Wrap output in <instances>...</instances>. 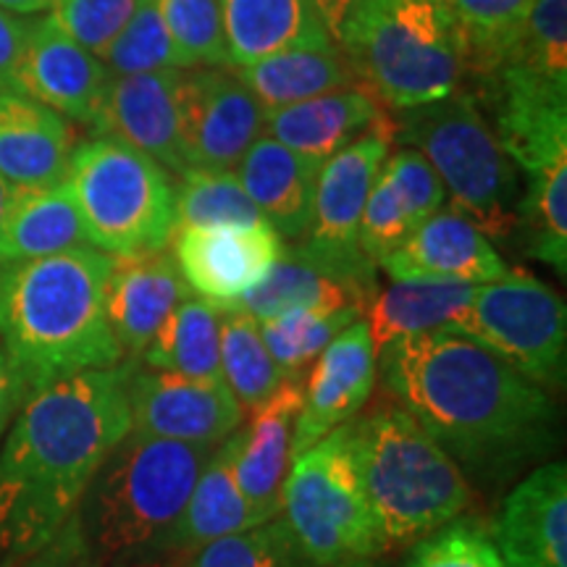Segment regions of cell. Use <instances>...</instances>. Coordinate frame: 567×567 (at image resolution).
<instances>
[{"label":"cell","mask_w":567,"mask_h":567,"mask_svg":"<svg viewBox=\"0 0 567 567\" xmlns=\"http://www.w3.org/2000/svg\"><path fill=\"white\" fill-rule=\"evenodd\" d=\"M379 373L465 476L502 481L555 450L549 392L455 329L396 339L379 350Z\"/></svg>","instance_id":"1"},{"label":"cell","mask_w":567,"mask_h":567,"mask_svg":"<svg viewBox=\"0 0 567 567\" xmlns=\"http://www.w3.org/2000/svg\"><path fill=\"white\" fill-rule=\"evenodd\" d=\"M132 360L27 394L0 450V551L27 559L63 528L111 450L130 434Z\"/></svg>","instance_id":"2"},{"label":"cell","mask_w":567,"mask_h":567,"mask_svg":"<svg viewBox=\"0 0 567 567\" xmlns=\"http://www.w3.org/2000/svg\"><path fill=\"white\" fill-rule=\"evenodd\" d=\"M111 268L95 247L0 266V347L30 392L124 363L105 313Z\"/></svg>","instance_id":"3"},{"label":"cell","mask_w":567,"mask_h":567,"mask_svg":"<svg viewBox=\"0 0 567 567\" xmlns=\"http://www.w3.org/2000/svg\"><path fill=\"white\" fill-rule=\"evenodd\" d=\"M216 446L130 431L97 467L76 517L103 567H153L176 555V530Z\"/></svg>","instance_id":"4"},{"label":"cell","mask_w":567,"mask_h":567,"mask_svg":"<svg viewBox=\"0 0 567 567\" xmlns=\"http://www.w3.org/2000/svg\"><path fill=\"white\" fill-rule=\"evenodd\" d=\"M360 486L384 547L413 544L471 507V481L400 405L347 423Z\"/></svg>","instance_id":"5"},{"label":"cell","mask_w":567,"mask_h":567,"mask_svg":"<svg viewBox=\"0 0 567 567\" xmlns=\"http://www.w3.org/2000/svg\"><path fill=\"white\" fill-rule=\"evenodd\" d=\"M337 48L381 109L408 111L463 87L465 59L446 6L354 0Z\"/></svg>","instance_id":"6"},{"label":"cell","mask_w":567,"mask_h":567,"mask_svg":"<svg viewBox=\"0 0 567 567\" xmlns=\"http://www.w3.org/2000/svg\"><path fill=\"white\" fill-rule=\"evenodd\" d=\"M394 140L434 168L452 210L484 231L509 237L517 226V168L502 151L481 101L460 87L439 101L394 111Z\"/></svg>","instance_id":"7"},{"label":"cell","mask_w":567,"mask_h":567,"mask_svg":"<svg viewBox=\"0 0 567 567\" xmlns=\"http://www.w3.org/2000/svg\"><path fill=\"white\" fill-rule=\"evenodd\" d=\"M66 187L95 250L126 258L172 243L176 182L151 155L97 134L71 153Z\"/></svg>","instance_id":"8"},{"label":"cell","mask_w":567,"mask_h":567,"mask_svg":"<svg viewBox=\"0 0 567 567\" xmlns=\"http://www.w3.org/2000/svg\"><path fill=\"white\" fill-rule=\"evenodd\" d=\"M281 515L300 567H363L386 551L354 471L347 423L292 460Z\"/></svg>","instance_id":"9"},{"label":"cell","mask_w":567,"mask_h":567,"mask_svg":"<svg viewBox=\"0 0 567 567\" xmlns=\"http://www.w3.org/2000/svg\"><path fill=\"white\" fill-rule=\"evenodd\" d=\"M455 331L484 344L544 392L565 386V300L536 276L517 268L481 284Z\"/></svg>","instance_id":"10"},{"label":"cell","mask_w":567,"mask_h":567,"mask_svg":"<svg viewBox=\"0 0 567 567\" xmlns=\"http://www.w3.org/2000/svg\"><path fill=\"white\" fill-rule=\"evenodd\" d=\"M392 142L394 126L386 116L323 163L316 182L313 224L300 239L305 252L344 284L363 313L375 297V266L360 250L358 226Z\"/></svg>","instance_id":"11"},{"label":"cell","mask_w":567,"mask_h":567,"mask_svg":"<svg viewBox=\"0 0 567 567\" xmlns=\"http://www.w3.org/2000/svg\"><path fill=\"white\" fill-rule=\"evenodd\" d=\"M476 87V101L492 103L502 151L526 179L567 166V84L505 63Z\"/></svg>","instance_id":"12"},{"label":"cell","mask_w":567,"mask_h":567,"mask_svg":"<svg viewBox=\"0 0 567 567\" xmlns=\"http://www.w3.org/2000/svg\"><path fill=\"white\" fill-rule=\"evenodd\" d=\"M179 147L184 168L229 172L266 132V111L229 69H182Z\"/></svg>","instance_id":"13"},{"label":"cell","mask_w":567,"mask_h":567,"mask_svg":"<svg viewBox=\"0 0 567 567\" xmlns=\"http://www.w3.org/2000/svg\"><path fill=\"white\" fill-rule=\"evenodd\" d=\"M126 402L134 434L166 442L218 446L243 425V405L224 381L187 379L132 360Z\"/></svg>","instance_id":"14"},{"label":"cell","mask_w":567,"mask_h":567,"mask_svg":"<svg viewBox=\"0 0 567 567\" xmlns=\"http://www.w3.org/2000/svg\"><path fill=\"white\" fill-rule=\"evenodd\" d=\"M168 245L187 287L218 310L258 287L284 252L281 237L268 224L184 229Z\"/></svg>","instance_id":"15"},{"label":"cell","mask_w":567,"mask_h":567,"mask_svg":"<svg viewBox=\"0 0 567 567\" xmlns=\"http://www.w3.org/2000/svg\"><path fill=\"white\" fill-rule=\"evenodd\" d=\"M379 375V354L365 321H354L316 358L302 384L292 434V460L363 410Z\"/></svg>","instance_id":"16"},{"label":"cell","mask_w":567,"mask_h":567,"mask_svg":"<svg viewBox=\"0 0 567 567\" xmlns=\"http://www.w3.org/2000/svg\"><path fill=\"white\" fill-rule=\"evenodd\" d=\"M109 80L103 61L61 32L51 17L30 21L13 92L92 126Z\"/></svg>","instance_id":"17"},{"label":"cell","mask_w":567,"mask_h":567,"mask_svg":"<svg viewBox=\"0 0 567 567\" xmlns=\"http://www.w3.org/2000/svg\"><path fill=\"white\" fill-rule=\"evenodd\" d=\"M179 74L182 69L111 76L92 130L151 155L166 172L184 174L187 168L179 147V97H176Z\"/></svg>","instance_id":"18"},{"label":"cell","mask_w":567,"mask_h":567,"mask_svg":"<svg viewBox=\"0 0 567 567\" xmlns=\"http://www.w3.org/2000/svg\"><path fill=\"white\" fill-rule=\"evenodd\" d=\"M494 547L505 567H567V467L530 471L502 502Z\"/></svg>","instance_id":"19"},{"label":"cell","mask_w":567,"mask_h":567,"mask_svg":"<svg viewBox=\"0 0 567 567\" xmlns=\"http://www.w3.org/2000/svg\"><path fill=\"white\" fill-rule=\"evenodd\" d=\"M381 268L394 281H442L473 287L502 279L509 271L486 234L452 208L436 210L417 224L405 243L381 260Z\"/></svg>","instance_id":"20"},{"label":"cell","mask_w":567,"mask_h":567,"mask_svg":"<svg viewBox=\"0 0 567 567\" xmlns=\"http://www.w3.org/2000/svg\"><path fill=\"white\" fill-rule=\"evenodd\" d=\"M302 405L300 375L284 384L252 410L247 425H239L234 450V476L247 499L268 520L281 515V492L292 465V434Z\"/></svg>","instance_id":"21"},{"label":"cell","mask_w":567,"mask_h":567,"mask_svg":"<svg viewBox=\"0 0 567 567\" xmlns=\"http://www.w3.org/2000/svg\"><path fill=\"white\" fill-rule=\"evenodd\" d=\"M187 297L189 287L174 255L158 250L113 258L105 313L124 354L137 360L163 321Z\"/></svg>","instance_id":"22"},{"label":"cell","mask_w":567,"mask_h":567,"mask_svg":"<svg viewBox=\"0 0 567 567\" xmlns=\"http://www.w3.org/2000/svg\"><path fill=\"white\" fill-rule=\"evenodd\" d=\"M71 153L74 132L66 118L19 92H0V176L11 187H59Z\"/></svg>","instance_id":"23"},{"label":"cell","mask_w":567,"mask_h":567,"mask_svg":"<svg viewBox=\"0 0 567 567\" xmlns=\"http://www.w3.org/2000/svg\"><path fill=\"white\" fill-rule=\"evenodd\" d=\"M226 66H250L276 53L337 48L313 0H221Z\"/></svg>","instance_id":"24"},{"label":"cell","mask_w":567,"mask_h":567,"mask_svg":"<svg viewBox=\"0 0 567 567\" xmlns=\"http://www.w3.org/2000/svg\"><path fill=\"white\" fill-rule=\"evenodd\" d=\"M245 193L284 239H300L313 224L316 182L321 166L274 137H258L237 163Z\"/></svg>","instance_id":"25"},{"label":"cell","mask_w":567,"mask_h":567,"mask_svg":"<svg viewBox=\"0 0 567 567\" xmlns=\"http://www.w3.org/2000/svg\"><path fill=\"white\" fill-rule=\"evenodd\" d=\"M389 113L360 87H347L266 113V130L276 142L323 166L331 155L384 122Z\"/></svg>","instance_id":"26"},{"label":"cell","mask_w":567,"mask_h":567,"mask_svg":"<svg viewBox=\"0 0 567 567\" xmlns=\"http://www.w3.org/2000/svg\"><path fill=\"white\" fill-rule=\"evenodd\" d=\"M237 431L213 450L197 476L179 520V530H176V551H197L216 538L245 534V530L271 523L252 507L234 476Z\"/></svg>","instance_id":"27"},{"label":"cell","mask_w":567,"mask_h":567,"mask_svg":"<svg viewBox=\"0 0 567 567\" xmlns=\"http://www.w3.org/2000/svg\"><path fill=\"white\" fill-rule=\"evenodd\" d=\"M92 247L66 182L59 187H13V200L0 229V266L48 258Z\"/></svg>","instance_id":"28"},{"label":"cell","mask_w":567,"mask_h":567,"mask_svg":"<svg viewBox=\"0 0 567 567\" xmlns=\"http://www.w3.org/2000/svg\"><path fill=\"white\" fill-rule=\"evenodd\" d=\"M476 289L473 284L394 281L384 292H375L365 308L375 354L396 339L455 329L471 308Z\"/></svg>","instance_id":"29"},{"label":"cell","mask_w":567,"mask_h":567,"mask_svg":"<svg viewBox=\"0 0 567 567\" xmlns=\"http://www.w3.org/2000/svg\"><path fill=\"white\" fill-rule=\"evenodd\" d=\"M250 90L266 113L287 105L310 101L347 87H358L350 63L339 48L326 51H287L276 53L250 66H226Z\"/></svg>","instance_id":"30"},{"label":"cell","mask_w":567,"mask_h":567,"mask_svg":"<svg viewBox=\"0 0 567 567\" xmlns=\"http://www.w3.org/2000/svg\"><path fill=\"white\" fill-rule=\"evenodd\" d=\"M342 305H354L344 284L334 279L313 255L305 252V247L297 243L292 247H284L281 258L276 260L258 287H252L250 292L224 310L245 313L260 323L268 321V318L289 313V310L342 308Z\"/></svg>","instance_id":"31"},{"label":"cell","mask_w":567,"mask_h":567,"mask_svg":"<svg viewBox=\"0 0 567 567\" xmlns=\"http://www.w3.org/2000/svg\"><path fill=\"white\" fill-rule=\"evenodd\" d=\"M140 358L153 371L224 381L221 310L200 297H187L163 321L158 334L151 339Z\"/></svg>","instance_id":"32"},{"label":"cell","mask_w":567,"mask_h":567,"mask_svg":"<svg viewBox=\"0 0 567 567\" xmlns=\"http://www.w3.org/2000/svg\"><path fill=\"white\" fill-rule=\"evenodd\" d=\"M534 0H446L465 59V80H484L513 59Z\"/></svg>","instance_id":"33"},{"label":"cell","mask_w":567,"mask_h":567,"mask_svg":"<svg viewBox=\"0 0 567 567\" xmlns=\"http://www.w3.org/2000/svg\"><path fill=\"white\" fill-rule=\"evenodd\" d=\"M221 375L243 410L258 408L287 379L268 352L255 318L221 310Z\"/></svg>","instance_id":"34"},{"label":"cell","mask_w":567,"mask_h":567,"mask_svg":"<svg viewBox=\"0 0 567 567\" xmlns=\"http://www.w3.org/2000/svg\"><path fill=\"white\" fill-rule=\"evenodd\" d=\"M264 226L268 224L258 205L245 193L243 182L231 172L187 168L176 187L174 234L200 226ZM271 226V224H268Z\"/></svg>","instance_id":"35"},{"label":"cell","mask_w":567,"mask_h":567,"mask_svg":"<svg viewBox=\"0 0 567 567\" xmlns=\"http://www.w3.org/2000/svg\"><path fill=\"white\" fill-rule=\"evenodd\" d=\"M530 258L567 271V166L526 179L517 200V226Z\"/></svg>","instance_id":"36"},{"label":"cell","mask_w":567,"mask_h":567,"mask_svg":"<svg viewBox=\"0 0 567 567\" xmlns=\"http://www.w3.org/2000/svg\"><path fill=\"white\" fill-rule=\"evenodd\" d=\"M358 316H363L358 305L300 308L260 321V334H264V342L268 352L274 354L276 365L287 375H300L302 368L313 363L347 326L358 321Z\"/></svg>","instance_id":"37"},{"label":"cell","mask_w":567,"mask_h":567,"mask_svg":"<svg viewBox=\"0 0 567 567\" xmlns=\"http://www.w3.org/2000/svg\"><path fill=\"white\" fill-rule=\"evenodd\" d=\"M101 61L111 76L187 69V63L168 38L166 27H163L155 0H140L132 19L126 21L122 34L111 42Z\"/></svg>","instance_id":"38"},{"label":"cell","mask_w":567,"mask_h":567,"mask_svg":"<svg viewBox=\"0 0 567 567\" xmlns=\"http://www.w3.org/2000/svg\"><path fill=\"white\" fill-rule=\"evenodd\" d=\"M155 9L187 69H221L229 63L221 0H155Z\"/></svg>","instance_id":"39"},{"label":"cell","mask_w":567,"mask_h":567,"mask_svg":"<svg viewBox=\"0 0 567 567\" xmlns=\"http://www.w3.org/2000/svg\"><path fill=\"white\" fill-rule=\"evenodd\" d=\"M405 567H505L492 530L473 517H455L413 542Z\"/></svg>","instance_id":"40"},{"label":"cell","mask_w":567,"mask_h":567,"mask_svg":"<svg viewBox=\"0 0 567 567\" xmlns=\"http://www.w3.org/2000/svg\"><path fill=\"white\" fill-rule=\"evenodd\" d=\"M189 567H300L281 515L264 526L216 538L195 551Z\"/></svg>","instance_id":"41"},{"label":"cell","mask_w":567,"mask_h":567,"mask_svg":"<svg viewBox=\"0 0 567 567\" xmlns=\"http://www.w3.org/2000/svg\"><path fill=\"white\" fill-rule=\"evenodd\" d=\"M507 63L567 84V0H534L520 45Z\"/></svg>","instance_id":"42"},{"label":"cell","mask_w":567,"mask_h":567,"mask_svg":"<svg viewBox=\"0 0 567 567\" xmlns=\"http://www.w3.org/2000/svg\"><path fill=\"white\" fill-rule=\"evenodd\" d=\"M140 0H53L51 19L61 32L97 59L122 34Z\"/></svg>","instance_id":"43"},{"label":"cell","mask_w":567,"mask_h":567,"mask_svg":"<svg viewBox=\"0 0 567 567\" xmlns=\"http://www.w3.org/2000/svg\"><path fill=\"white\" fill-rule=\"evenodd\" d=\"M415 224L410 221L408 210L402 208L400 197L386 182V176L379 172L375 176L371 195H368L363 216L358 226V245L373 266H381V260L389 258L396 247L413 234Z\"/></svg>","instance_id":"44"},{"label":"cell","mask_w":567,"mask_h":567,"mask_svg":"<svg viewBox=\"0 0 567 567\" xmlns=\"http://www.w3.org/2000/svg\"><path fill=\"white\" fill-rule=\"evenodd\" d=\"M381 174L392 184V189L400 197L402 208L408 210L410 221L415 226L423 224L425 218L434 216L436 210L444 208V187L439 182L434 168L429 161L413 147H402L381 166Z\"/></svg>","instance_id":"45"},{"label":"cell","mask_w":567,"mask_h":567,"mask_svg":"<svg viewBox=\"0 0 567 567\" xmlns=\"http://www.w3.org/2000/svg\"><path fill=\"white\" fill-rule=\"evenodd\" d=\"M21 567H103L95 549L90 547L84 536L82 523L76 513L63 523V528L55 534L45 547H40L34 555L24 559Z\"/></svg>","instance_id":"46"},{"label":"cell","mask_w":567,"mask_h":567,"mask_svg":"<svg viewBox=\"0 0 567 567\" xmlns=\"http://www.w3.org/2000/svg\"><path fill=\"white\" fill-rule=\"evenodd\" d=\"M27 30H30V21L21 19L19 13L0 9V92L13 90Z\"/></svg>","instance_id":"47"},{"label":"cell","mask_w":567,"mask_h":567,"mask_svg":"<svg viewBox=\"0 0 567 567\" xmlns=\"http://www.w3.org/2000/svg\"><path fill=\"white\" fill-rule=\"evenodd\" d=\"M27 394H30V389H27L24 379L11 365V360L6 358L3 347H0V442H3L6 431H9L11 421L17 417L19 408L24 405Z\"/></svg>","instance_id":"48"},{"label":"cell","mask_w":567,"mask_h":567,"mask_svg":"<svg viewBox=\"0 0 567 567\" xmlns=\"http://www.w3.org/2000/svg\"><path fill=\"white\" fill-rule=\"evenodd\" d=\"M318 17H321L326 32H329V38L334 40L337 45V38L339 32H342V24L347 19V13H350V9L354 6V0H313Z\"/></svg>","instance_id":"49"},{"label":"cell","mask_w":567,"mask_h":567,"mask_svg":"<svg viewBox=\"0 0 567 567\" xmlns=\"http://www.w3.org/2000/svg\"><path fill=\"white\" fill-rule=\"evenodd\" d=\"M53 0H0V9L19 13V17H27V13H40L51 9Z\"/></svg>","instance_id":"50"},{"label":"cell","mask_w":567,"mask_h":567,"mask_svg":"<svg viewBox=\"0 0 567 567\" xmlns=\"http://www.w3.org/2000/svg\"><path fill=\"white\" fill-rule=\"evenodd\" d=\"M11 200H13V187L3 179V176H0V229H3L6 216H9Z\"/></svg>","instance_id":"51"},{"label":"cell","mask_w":567,"mask_h":567,"mask_svg":"<svg viewBox=\"0 0 567 567\" xmlns=\"http://www.w3.org/2000/svg\"><path fill=\"white\" fill-rule=\"evenodd\" d=\"M429 3H436V6H446V0H429Z\"/></svg>","instance_id":"52"}]
</instances>
